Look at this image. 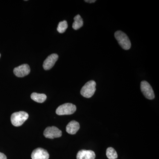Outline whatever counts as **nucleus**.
I'll return each instance as SVG.
<instances>
[{"mask_svg":"<svg viewBox=\"0 0 159 159\" xmlns=\"http://www.w3.org/2000/svg\"><path fill=\"white\" fill-rule=\"evenodd\" d=\"M29 114L23 111L13 113L11 115V124L14 126H20L29 118Z\"/></svg>","mask_w":159,"mask_h":159,"instance_id":"1","label":"nucleus"},{"mask_svg":"<svg viewBox=\"0 0 159 159\" xmlns=\"http://www.w3.org/2000/svg\"><path fill=\"white\" fill-rule=\"evenodd\" d=\"M115 37L122 49L128 50L130 48L131 44L130 40L125 33L121 31H116Z\"/></svg>","mask_w":159,"mask_h":159,"instance_id":"2","label":"nucleus"},{"mask_svg":"<svg viewBox=\"0 0 159 159\" xmlns=\"http://www.w3.org/2000/svg\"><path fill=\"white\" fill-rule=\"evenodd\" d=\"M96 82L94 80H90L80 90V94L85 98H91L93 96L96 92Z\"/></svg>","mask_w":159,"mask_h":159,"instance_id":"3","label":"nucleus"},{"mask_svg":"<svg viewBox=\"0 0 159 159\" xmlns=\"http://www.w3.org/2000/svg\"><path fill=\"white\" fill-rule=\"evenodd\" d=\"M76 106L70 103H66L60 106L56 109V113L58 116L70 115L76 111Z\"/></svg>","mask_w":159,"mask_h":159,"instance_id":"4","label":"nucleus"},{"mask_svg":"<svg viewBox=\"0 0 159 159\" xmlns=\"http://www.w3.org/2000/svg\"><path fill=\"white\" fill-rule=\"evenodd\" d=\"M141 89L145 98L148 99H154L155 95L153 89L147 81L143 80L141 82Z\"/></svg>","mask_w":159,"mask_h":159,"instance_id":"5","label":"nucleus"},{"mask_svg":"<svg viewBox=\"0 0 159 159\" xmlns=\"http://www.w3.org/2000/svg\"><path fill=\"white\" fill-rule=\"evenodd\" d=\"M43 135L48 139H54L61 137L62 132L55 126H49L45 129Z\"/></svg>","mask_w":159,"mask_h":159,"instance_id":"6","label":"nucleus"},{"mask_svg":"<svg viewBox=\"0 0 159 159\" xmlns=\"http://www.w3.org/2000/svg\"><path fill=\"white\" fill-rule=\"evenodd\" d=\"M30 68L28 64H25L15 68L13 73L16 77H23L30 74Z\"/></svg>","mask_w":159,"mask_h":159,"instance_id":"7","label":"nucleus"},{"mask_svg":"<svg viewBox=\"0 0 159 159\" xmlns=\"http://www.w3.org/2000/svg\"><path fill=\"white\" fill-rule=\"evenodd\" d=\"M31 157L32 159H49V154L45 149L38 148L33 151Z\"/></svg>","mask_w":159,"mask_h":159,"instance_id":"8","label":"nucleus"},{"mask_svg":"<svg viewBox=\"0 0 159 159\" xmlns=\"http://www.w3.org/2000/svg\"><path fill=\"white\" fill-rule=\"evenodd\" d=\"M58 58V56L57 54H53L49 55L46 58L43 64V67L46 70H50L54 66L55 63Z\"/></svg>","mask_w":159,"mask_h":159,"instance_id":"9","label":"nucleus"},{"mask_svg":"<svg viewBox=\"0 0 159 159\" xmlns=\"http://www.w3.org/2000/svg\"><path fill=\"white\" fill-rule=\"evenodd\" d=\"M96 154L93 151L83 149L79 151L77 154V159H95Z\"/></svg>","mask_w":159,"mask_h":159,"instance_id":"10","label":"nucleus"},{"mask_svg":"<svg viewBox=\"0 0 159 159\" xmlns=\"http://www.w3.org/2000/svg\"><path fill=\"white\" fill-rule=\"evenodd\" d=\"M80 126L79 123L77 121H71L68 123L66 127V131L67 132L70 134H75L77 133V131L79 130Z\"/></svg>","mask_w":159,"mask_h":159,"instance_id":"11","label":"nucleus"},{"mask_svg":"<svg viewBox=\"0 0 159 159\" xmlns=\"http://www.w3.org/2000/svg\"><path fill=\"white\" fill-rule=\"evenodd\" d=\"M31 99L35 102L42 103L47 99V96L44 94L37 93H33L31 94Z\"/></svg>","mask_w":159,"mask_h":159,"instance_id":"12","label":"nucleus"},{"mask_svg":"<svg viewBox=\"0 0 159 159\" xmlns=\"http://www.w3.org/2000/svg\"><path fill=\"white\" fill-rule=\"evenodd\" d=\"M74 20L72 27L74 30H78L83 26V20L80 15H77L74 17Z\"/></svg>","mask_w":159,"mask_h":159,"instance_id":"13","label":"nucleus"},{"mask_svg":"<svg viewBox=\"0 0 159 159\" xmlns=\"http://www.w3.org/2000/svg\"><path fill=\"white\" fill-rule=\"evenodd\" d=\"M106 155L109 159H116L118 158V154L114 148L109 147L107 149Z\"/></svg>","mask_w":159,"mask_h":159,"instance_id":"14","label":"nucleus"},{"mask_svg":"<svg viewBox=\"0 0 159 159\" xmlns=\"http://www.w3.org/2000/svg\"><path fill=\"white\" fill-rule=\"evenodd\" d=\"M68 28V24L66 21L63 20L58 24L57 31L60 33H63L65 32Z\"/></svg>","mask_w":159,"mask_h":159,"instance_id":"15","label":"nucleus"},{"mask_svg":"<svg viewBox=\"0 0 159 159\" xmlns=\"http://www.w3.org/2000/svg\"><path fill=\"white\" fill-rule=\"evenodd\" d=\"M0 159H7V158L4 153L0 152Z\"/></svg>","mask_w":159,"mask_h":159,"instance_id":"16","label":"nucleus"},{"mask_svg":"<svg viewBox=\"0 0 159 159\" xmlns=\"http://www.w3.org/2000/svg\"><path fill=\"white\" fill-rule=\"evenodd\" d=\"M84 2L87 3H93L95 2L96 1V0H86V1H84Z\"/></svg>","mask_w":159,"mask_h":159,"instance_id":"17","label":"nucleus"},{"mask_svg":"<svg viewBox=\"0 0 159 159\" xmlns=\"http://www.w3.org/2000/svg\"><path fill=\"white\" fill-rule=\"evenodd\" d=\"M0 57H1V54H0Z\"/></svg>","mask_w":159,"mask_h":159,"instance_id":"18","label":"nucleus"}]
</instances>
